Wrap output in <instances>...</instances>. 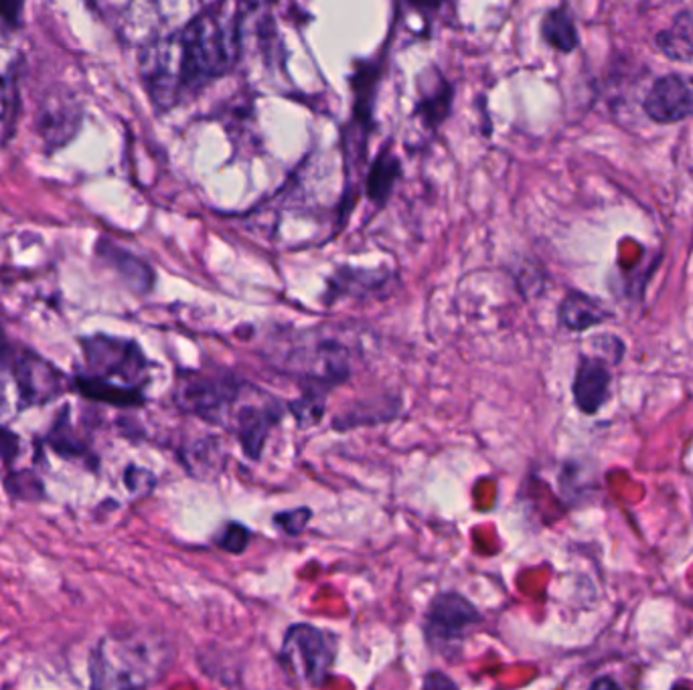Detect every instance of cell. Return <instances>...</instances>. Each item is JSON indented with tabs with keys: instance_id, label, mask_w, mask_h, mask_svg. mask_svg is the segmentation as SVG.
Wrapping results in <instances>:
<instances>
[{
	"instance_id": "obj_3",
	"label": "cell",
	"mask_w": 693,
	"mask_h": 690,
	"mask_svg": "<svg viewBox=\"0 0 693 690\" xmlns=\"http://www.w3.org/2000/svg\"><path fill=\"white\" fill-rule=\"evenodd\" d=\"M84 367L75 371L74 387L91 401L114 407L145 403L150 365L143 349L131 338L91 335L82 338Z\"/></svg>"
},
{
	"instance_id": "obj_6",
	"label": "cell",
	"mask_w": 693,
	"mask_h": 690,
	"mask_svg": "<svg viewBox=\"0 0 693 690\" xmlns=\"http://www.w3.org/2000/svg\"><path fill=\"white\" fill-rule=\"evenodd\" d=\"M244 382L234 377H207L201 373H185L175 391L178 410L193 413L213 426H227L230 413Z\"/></svg>"
},
{
	"instance_id": "obj_16",
	"label": "cell",
	"mask_w": 693,
	"mask_h": 690,
	"mask_svg": "<svg viewBox=\"0 0 693 690\" xmlns=\"http://www.w3.org/2000/svg\"><path fill=\"white\" fill-rule=\"evenodd\" d=\"M401 173V164H399L398 156H394L387 148H385L382 154H378V159L371 164L368 173V183H366V191L368 197L378 203V205H384L387 201V197L394 191L396 187V180Z\"/></svg>"
},
{
	"instance_id": "obj_10",
	"label": "cell",
	"mask_w": 693,
	"mask_h": 690,
	"mask_svg": "<svg viewBox=\"0 0 693 690\" xmlns=\"http://www.w3.org/2000/svg\"><path fill=\"white\" fill-rule=\"evenodd\" d=\"M605 356H589L582 354L576 367L572 396H574L578 412L584 415H596L605 407L610 399L612 389V368Z\"/></svg>"
},
{
	"instance_id": "obj_19",
	"label": "cell",
	"mask_w": 693,
	"mask_h": 690,
	"mask_svg": "<svg viewBox=\"0 0 693 690\" xmlns=\"http://www.w3.org/2000/svg\"><path fill=\"white\" fill-rule=\"evenodd\" d=\"M288 410L293 412L300 426H312L323 417L325 412V391L321 387H312L300 399H296L295 403H290Z\"/></svg>"
},
{
	"instance_id": "obj_2",
	"label": "cell",
	"mask_w": 693,
	"mask_h": 690,
	"mask_svg": "<svg viewBox=\"0 0 693 690\" xmlns=\"http://www.w3.org/2000/svg\"><path fill=\"white\" fill-rule=\"evenodd\" d=\"M175 661L173 640L154 628L134 626L106 633L89 658L94 689H143L159 682Z\"/></svg>"
},
{
	"instance_id": "obj_11",
	"label": "cell",
	"mask_w": 693,
	"mask_h": 690,
	"mask_svg": "<svg viewBox=\"0 0 693 690\" xmlns=\"http://www.w3.org/2000/svg\"><path fill=\"white\" fill-rule=\"evenodd\" d=\"M612 316L615 312L605 306L601 298H594L580 290H570L564 296L558 310L561 326L572 333H586L598 324L608 323Z\"/></svg>"
},
{
	"instance_id": "obj_9",
	"label": "cell",
	"mask_w": 693,
	"mask_h": 690,
	"mask_svg": "<svg viewBox=\"0 0 693 690\" xmlns=\"http://www.w3.org/2000/svg\"><path fill=\"white\" fill-rule=\"evenodd\" d=\"M645 114L655 124H678L693 116V86L688 77L678 74L655 79L645 100Z\"/></svg>"
},
{
	"instance_id": "obj_23",
	"label": "cell",
	"mask_w": 693,
	"mask_h": 690,
	"mask_svg": "<svg viewBox=\"0 0 693 690\" xmlns=\"http://www.w3.org/2000/svg\"><path fill=\"white\" fill-rule=\"evenodd\" d=\"M424 687L426 689H455L457 682H453L448 676H444L443 673H430L424 680Z\"/></svg>"
},
{
	"instance_id": "obj_21",
	"label": "cell",
	"mask_w": 693,
	"mask_h": 690,
	"mask_svg": "<svg viewBox=\"0 0 693 690\" xmlns=\"http://www.w3.org/2000/svg\"><path fill=\"white\" fill-rule=\"evenodd\" d=\"M310 516H312V514H310L309 509H296V511H286V513L276 514V516H274V523H276L284 532L298 535V532H302V529L307 527Z\"/></svg>"
},
{
	"instance_id": "obj_25",
	"label": "cell",
	"mask_w": 693,
	"mask_h": 690,
	"mask_svg": "<svg viewBox=\"0 0 693 690\" xmlns=\"http://www.w3.org/2000/svg\"><path fill=\"white\" fill-rule=\"evenodd\" d=\"M444 0H410V4L422 11H436L443 7Z\"/></svg>"
},
{
	"instance_id": "obj_20",
	"label": "cell",
	"mask_w": 693,
	"mask_h": 690,
	"mask_svg": "<svg viewBox=\"0 0 693 690\" xmlns=\"http://www.w3.org/2000/svg\"><path fill=\"white\" fill-rule=\"evenodd\" d=\"M218 547L227 553H242L250 544V530L244 525L232 523L222 530V535L215 539Z\"/></svg>"
},
{
	"instance_id": "obj_22",
	"label": "cell",
	"mask_w": 693,
	"mask_h": 690,
	"mask_svg": "<svg viewBox=\"0 0 693 690\" xmlns=\"http://www.w3.org/2000/svg\"><path fill=\"white\" fill-rule=\"evenodd\" d=\"M18 455V438L11 429L0 427V466H11Z\"/></svg>"
},
{
	"instance_id": "obj_17",
	"label": "cell",
	"mask_w": 693,
	"mask_h": 690,
	"mask_svg": "<svg viewBox=\"0 0 693 690\" xmlns=\"http://www.w3.org/2000/svg\"><path fill=\"white\" fill-rule=\"evenodd\" d=\"M47 443L51 446V450L55 454L63 455L67 460H91L89 455L88 446L82 441V438H77L72 422H70V407H63L58 413V419L55 424L49 429V436H47Z\"/></svg>"
},
{
	"instance_id": "obj_14",
	"label": "cell",
	"mask_w": 693,
	"mask_h": 690,
	"mask_svg": "<svg viewBox=\"0 0 693 690\" xmlns=\"http://www.w3.org/2000/svg\"><path fill=\"white\" fill-rule=\"evenodd\" d=\"M655 47L669 61H676V63L693 61L692 11H681L667 29L657 33Z\"/></svg>"
},
{
	"instance_id": "obj_24",
	"label": "cell",
	"mask_w": 693,
	"mask_h": 690,
	"mask_svg": "<svg viewBox=\"0 0 693 690\" xmlns=\"http://www.w3.org/2000/svg\"><path fill=\"white\" fill-rule=\"evenodd\" d=\"M21 11V0H0V16L9 23H16Z\"/></svg>"
},
{
	"instance_id": "obj_4",
	"label": "cell",
	"mask_w": 693,
	"mask_h": 690,
	"mask_svg": "<svg viewBox=\"0 0 693 690\" xmlns=\"http://www.w3.org/2000/svg\"><path fill=\"white\" fill-rule=\"evenodd\" d=\"M337 656V638L310 624H295L284 633L281 661L284 675L300 689L323 687Z\"/></svg>"
},
{
	"instance_id": "obj_1",
	"label": "cell",
	"mask_w": 693,
	"mask_h": 690,
	"mask_svg": "<svg viewBox=\"0 0 693 690\" xmlns=\"http://www.w3.org/2000/svg\"><path fill=\"white\" fill-rule=\"evenodd\" d=\"M242 49L239 16L225 4L211 7L183 29L148 45L140 72L150 100L175 108L236 67Z\"/></svg>"
},
{
	"instance_id": "obj_13",
	"label": "cell",
	"mask_w": 693,
	"mask_h": 690,
	"mask_svg": "<svg viewBox=\"0 0 693 690\" xmlns=\"http://www.w3.org/2000/svg\"><path fill=\"white\" fill-rule=\"evenodd\" d=\"M98 253L106 264L114 267L119 272L120 278L124 279L133 290L145 294L152 284H154V274L143 260H138L131 251L122 250L114 243L100 241Z\"/></svg>"
},
{
	"instance_id": "obj_7",
	"label": "cell",
	"mask_w": 693,
	"mask_h": 690,
	"mask_svg": "<svg viewBox=\"0 0 693 690\" xmlns=\"http://www.w3.org/2000/svg\"><path fill=\"white\" fill-rule=\"evenodd\" d=\"M281 417L282 407L274 397L265 396L260 389L244 382L230 413L227 426L234 429L246 455L258 460L270 429L281 422Z\"/></svg>"
},
{
	"instance_id": "obj_5",
	"label": "cell",
	"mask_w": 693,
	"mask_h": 690,
	"mask_svg": "<svg viewBox=\"0 0 693 690\" xmlns=\"http://www.w3.org/2000/svg\"><path fill=\"white\" fill-rule=\"evenodd\" d=\"M0 377L13 381L18 412L47 405L70 389L67 377L53 363L15 344L0 347Z\"/></svg>"
},
{
	"instance_id": "obj_18",
	"label": "cell",
	"mask_w": 693,
	"mask_h": 690,
	"mask_svg": "<svg viewBox=\"0 0 693 690\" xmlns=\"http://www.w3.org/2000/svg\"><path fill=\"white\" fill-rule=\"evenodd\" d=\"M7 492L16 500L39 502L45 499V486L30 471L9 472L4 480Z\"/></svg>"
},
{
	"instance_id": "obj_8",
	"label": "cell",
	"mask_w": 693,
	"mask_h": 690,
	"mask_svg": "<svg viewBox=\"0 0 693 690\" xmlns=\"http://www.w3.org/2000/svg\"><path fill=\"white\" fill-rule=\"evenodd\" d=\"M481 614L460 593H441L430 603L426 612V640L441 652L457 650L477 626Z\"/></svg>"
},
{
	"instance_id": "obj_12",
	"label": "cell",
	"mask_w": 693,
	"mask_h": 690,
	"mask_svg": "<svg viewBox=\"0 0 693 690\" xmlns=\"http://www.w3.org/2000/svg\"><path fill=\"white\" fill-rule=\"evenodd\" d=\"M424 75L429 81H424V77L418 81L420 100L416 103V116L422 118L429 128H438L450 112L455 91L438 70H430Z\"/></svg>"
},
{
	"instance_id": "obj_15",
	"label": "cell",
	"mask_w": 693,
	"mask_h": 690,
	"mask_svg": "<svg viewBox=\"0 0 693 690\" xmlns=\"http://www.w3.org/2000/svg\"><path fill=\"white\" fill-rule=\"evenodd\" d=\"M540 29H542V39L560 53H572L580 45L574 18L568 13L566 7H556V9L547 11L542 18Z\"/></svg>"
}]
</instances>
